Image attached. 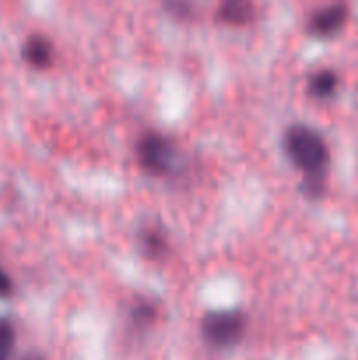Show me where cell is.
Masks as SVG:
<instances>
[{
	"label": "cell",
	"mask_w": 358,
	"mask_h": 360,
	"mask_svg": "<svg viewBox=\"0 0 358 360\" xmlns=\"http://www.w3.org/2000/svg\"><path fill=\"white\" fill-rule=\"evenodd\" d=\"M130 319L135 327H147L154 320V306L147 301L137 302L130 311Z\"/></svg>",
	"instance_id": "obj_9"
},
{
	"label": "cell",
	"mask_w": 358,
	"mask_h": 360,
	"mask_svg": "<svg viewBox=\"0 0 358 360\" xmlns=\"http://www.w3.org/2000/svg\"><path fill=\"white\" fill-rule=\"evenodd\" d=\"M21 55L27 63H30L35 69H46V67L51 65L53 62V46L42 35L35 34L25 41L23 49H21Z\"/></svg>",
	"instance_id": "obj_5"
},
{
	"label": "cell",
	"mask_w": 358,
	"mask_h": 360,
	"mask_svg": "<svg viewBox=\"0 0 358 360\" xmlns=\"http://www.w3.org/2000/svg\"><path fill=\"white\" fill-rule=\"evenodd\" d=\"M27 360H41V359H39V357H28Z\"/></svg>",
	"instance_id": "obj_12"
},
{
	"label": "cell",
	"mask_w": 358,
	"mask_h": 360,
	"mask_svg": "<svg viewBox=\"0 0 358 360\" xmlns=\"http://www.w3.org/2000/svg\"><path fill=\"white\" fill-rule=\"evenodd\" d=\"M16 330L14 326L6 319H0V360H9L14 350Z\"/></svg>",
	"instance_id": "obj_8"
},
{
	"label": "cell",
	"mask_w": 358,
	"mask_h": 360,
	"mask_svg": "<svg viewBox=\"0 0 358 360\" xmlns=\"http://www.w3.org/2000/svg\"><path fill=\"white\" fill-rule=\"evenodd\" d=\"M142 245H144V252L150 253L151 257L160 255V253L165 252V239L160 232L157 231H147L146 234L142 236Z\"/></svg>",
	"instance_id": "obj_10"
},
{
	"label": "cell",
	"mask_w": 358,
	"mask_h": 360,
	"mask_svg": "<svg viewBox=\"0 0 358 360\" xmlns=\"http://www.w3.org/2000/svg\"><path fill=\"white\" fill-rule=\"evenodd\" d=\"M11 292H13V280L6 273V269L0 266V297H7Z\"/></svg>",
	"instance_id": "obj_11"
},
{
	"label": "cell",
	"mask_w": 358,
	"mask_h": 360,
	"mask_svg": "<svg viewBox=\"0 0 358 360\" xmlns=\"http://www.w3.org/2000/svg\"><path fill=\"white\" fill-rule=\"evenodd\" d=\"M253 6L242 0H232V2L221 4L218 9V20L228 25H244L253 18Z\"/></svg>",
	"instance_id": "obj_6"
},
{
	"label": "cell",
	"mask_w": 358,
	"mask_h": 360,
	"mask_svg": "<svg viewBox=\"0 0 358 360\" xmlns=\"http://www.w3.org/2000/svg\"><path fill=\"white\" fill-rule=\"evenodd\" d=\"M139 165L153 176H164L174 169L178 150L167 137L157 132H147L137 143Z\"/></svg>",
	"instance_id": "obj_3"
},
{
	"label": "cell",
	"mask_w": 358,
	"mask_h": 360,
	"mask_svg": "<svg viewBox=\"0 0 358 360\" xmlns=\"http://www.w3.org/2000/svg\"><path fill=\"white\" fill-rule=\"evenodd\" d=\"M347 20V9L343 4H330L321 7L309 18L307 30L316 37H332Z\"/></svg>",
	"instance_id": "obj_4"
},
{
	"label": "cell",
	"mask_w": 358,
	"mask_h": 360,
	"mask_svg": "<svg viewBox=\"0 0 358 360\" xmlns=\"http://www.w3.org/2000/svg\"><path fill=\"white\" fill-rule=\"evenodd\" d=\"M283 148L291 164L304 172L305 192L312 197L319 195L330 160L329 146L321 134L307 125H293L284 132Z\"/></svg>",
	"instance_id": "obj_1"
},
{
	"label": "cell",
	"mask_w": 358,
	"mask_h": 360,
	"mask_svg": "<svg viewBox=\"0 0 358 360\" xmlns=\"http://www.w3.org/2000/svg\"><path fill=\"white\" fill-rule=\"evenodd\" d=\"M337 84H339L337 74L330 69H323L312 74L307 83V90L312 97L323 101V98H329L336 94Z\"/></svg>",
	"instance_id": "obj_7"
},
{
	"label": "cell",
	"mask_w": 358,
	"mask_h": 360,
	"mask_svg": "<svg viewBox=\"0 0 358 360\" xmlns=\"http://www.w3.org/2000/svg\"><path fill=\"white\" fill-rule=\"evenodd\" d=\"M246 330V319L241 311L225 309V311L207 313L200 323L204 341L213 348H230L242 340Z\"/></svg>",
	"instance_id": "obj_2"
}]
</instances>
